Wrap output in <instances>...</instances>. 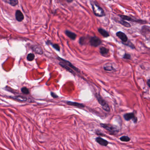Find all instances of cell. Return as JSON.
<instances>
[{
    "label": "cell",
    "instance_id": "6da1fadb",
    "mask_svg": "<svg viewBox=\"0 0 150 150\" xmlns=\"http://www.w3.org/2000/svg\"><path fill=\"white\" fill-rule=\"evenodd\" d=\"M91 4L94 14L95 16L99 17H102L105 16V13L104 9L98 4L95 1H91Z\"/></svg>",
    "mask_w": 150,
    "mask_h": 150
},
{
    "label": "cell",
    "instance_id": "7a4b0ae2",
    "mask_svg": "<svg viewBox=\"0 0 150 150\" xmlns=\"http://www.w3.org/2000/svg\"><path fill=\"white\" fill-rule=\"evenodd\" d=\"M100 126L103 128L107 131L111 135H115L118 132L119 130L117 127L113 125L110 124L101 123Z\"/></svg>",
    "mask_w": 150,
    "mask_h": 150
},
{
    "label": "cell",
    "instance_id": "3957f363",
    "mask_svg": "<svg viewBox=\"0 0 150 150\" xmlns=\"http://www.w3.org/2000/svg\"><path fill=\"white\" fill-rule=\"evenodd\" d=\"M118 15L121 18L122 20H126V21L134 22H137V23L140 24H146L148 23V22L145 20H139V19H136L135 18H132L128 15Z\"/></svg>",
    "mask_w": 150,
    "mask_h": 150
},
{
    "label": "cell",
    "instance_id": "277c9868",
    "mask_svg": "<svg viewBox=\"0 0 150 150\" xmlns=\"http://www.w3.org/2000/svg\"><path fill=\"white\" fill-rule=\"evenodd\" d=\"M96 98L98 102L102 106L103 109L107 112H109L110 111V108L107 101L103 98L100 94H96Z\"/></svg>",
    "mask_w": 150,
    "mask_h": 150
},
{
    "label": "cell",
    "instance_id": "5b68a950",
    "mask_svg": "<svg viewBox=\"0 0 150 150\" xmlns=\"http://www.w3.org/2000/svg\"><path fill=\"white\" fill-rule=\"evenodd\" d=\"M102 40L99 38L96 37H92L89 39V43L90 45L94 47H97L102 44Z\"/></svg>",
    "mask_w": 150,
    "mask_h": 150
},
{
    "label": "cell",
    "instance_id": "8992f818",
    "mask_svg": "<svg viewBox=\"0 0 150 150\" xmlns=\"http://www.w3.org/2000/svg\"><path fill=\"white\" fill-rule=\"evenodd\" d=\"M58 59H59L62 62H63V63H64L65 65L68 66V67H69L70 68H71L74 71H75V72H80V70L78 69L77 68H76L75 66H74V65H73L72 63H70L69 61H67V60H66L65 59H62L61 58H60L59 57H58Z\"/></svg>",
    "mask_w": 150,
    "mask_h": 150
},
{
    "label": "cell",
    "instance_id": "52a82bcc",
    "mask_svg": "<svg viewBox=\"0 0 150 150\" xmlns=\"http://www.w3.org/2000/svg\"><path fill=\"white\" fill-rule=\"evenodd\" d=\"M124 118L125 120L127 121L132 120L134 123H137V118L136 117L135 114L133 112L125 114L124 115Z\"/></svg>",
    "mask_w": 150,
    "mask_h": 150
},
{
    "label": "cell",
    "instance_id": "ba28073f",
    "mask_svg": "<svg viewBox=\"0 0 150 150\" xmlns=\"http://www.w3.org/2000/svg\"><path fill=\"white\" fill-rule=\"evenodd\" d=\"M150 27L148 26H144L142 27L141 30V33L142 35H143L147 39H149L150 38Z\"/></svg>",
    "mask_w": 150,
    "mask_h": 150
},
{
    "label": "cell",
    "instance_id": "9c48e42d",
    "mask_svg": "<svg viewBox=\"0 0 150 150\" xmlns=\"http://www.w3.org/2000/svg\"><path fill=\"white\" fill-rule=\"evenodd\" d=\"M117 37L119 38L122 41V43H126L128 41V38L127 36L125 33L122 32V31H118L116 34Z\"/></svg>",
    "mask_w": 150,
    "mask_h": 150
},
{
    "label": "cell",
    "instance_id": "30bf717a",
    "mask_svg": "<svg viewBox=\"0 0 150 150\" xmlns=\"http://www.w3.org/2000/svg\"><path fill=\"white\" fill-rule=\"evenodd\" d=\"M67 104L70 105V106H75L78 108H85V105L81 104V103H79L78 102H74V101H67L66 102Z\"/></svg>",
    "mask_w": 150,
    "mask_h": 150
},
{
    "label": "cell",
    "instance_id": "8fae6325",
    "mask_svg": "<svg viewBox=\"0 0 150 150\" xmlns=\"http://www.w3.org/2000/svg\"><path fill=\"white\" fill-rule=\"evenodd\" d=\"M96 141L98 144H100V145L105 147L107 146L109 144L108 142L101 137H97L96 139Z\"/></svg>",
    "mask_w": 150,
    "mask_h": 150
},
{
    "label": "cell",
    "instance_id": "7c38bea8",
    "mask_svg": "<svg viewBox=\"0 0 150 150\" xmlns=\"http://www.w3.org/2000/svg\"><path fill=\"white\" fill-rule=\"evenodd\" d=\"M15 18L18 22H22L24 19V15L20 10H17L15 12Z\"/></svg>",
    "mask_w": 150,
    "mask_h": 150
},
{
    "label": "cell",
    "instance_id": "4fadbf2b",
    "mask_svg": "<svg viewBox=\"0 0 150 150\" xmlns=\"http://www.w3.org/2000/svg\"><path fill=\"white\" fill-rule=\"evenodd\" d=\"M100 52L103 56L107 57L108 56V54H109V50L105 47H102L100 48Z\"/></svg>",
    "mask_w": 150,
    "mask_h": 150
},
{
    "label": "cell",
    "instance_id": "5bb4252c",
    "mask_svg": "<svg viewBox=\"0 0 150 150\" xmlns=\"http://www.w3.org/2000/svg\"><path fill=\"white\" fill-rule=\"evenodd\" d=\"M65 34L68 37L72 40H75L77 37V35L75 33L68 30H66L65 31Z\"/></svg>",
    "mask_w": 150,
    "mask_h": 150
},
{
    "label": "cell",
    "instance_id": "9a60e30c",
    "mask_svg": "<svg viewBox=\"0 0 150 150\" xmlns=\"http://www.w3.org/2000/svg\"><path fill=\"white\" fill-rule=\"evenodd\" d=\"M59 65L61 66V67H62L63 68L65 69L66 70H68V71H69V72H70V73H72V74H73L74 76L76 75V73L74 71V70H72L71 68H70L69 67H68V66L66 65H65L64 63H63V62H62V61L59 62Z\"/></svg>",
    "mask_w": 150,
    "mask_h": 150
},
{
    "label": "cell",
    "instance_id": "2e32d148",
    "mask_svg": "<svg viewBox=\"0 0 150 150\" xmlns=\"http://www.w3.org/2000/svg\"><path fill=\"white\" fill-rule=\"evenodd\" d=\"M98 31L99 33H100L103 37L107 38V37H109L110 36V34L108 32L104 29L102 28H98Z\"/></svg>",
    "mask_w": 150,
    "mask_h": 150
},
{
    "label": "cell",
    "instance_id": "e0dca14e",
    "mask_svg": "<svg viewBox=\"0 0 150 150\" xmlns=\"http://www.w3.org/2000/svg\"><path fill=\"white\" fill-rule=\"evenodd\" d=\"M118 22L120 24H121L122 26H123L126 27H127V28H130L131 26L130 23H129L128 22H126L125 20H122V19L119 21Z\"/></svg>",
    "mask_w": 150,
    "mask_h": 150
},
{
    "label": "cell",
    "instance_id": "ac0fdd59",
    "mask_svg": "<svg viewBox=\"0 0 150 150\" xmlns=\"http://www.w3.org/2000/svg\"><path fill=\"white\" fill-rule=\"evenodd\" d=\"M33 49L35 52L37 54H43V51L41 48L39 46H35L33 48Z\"/></svg>",
    "mask_w": 150,
    "mask_h": 150
},
{
    "label": "cell",
    "instance_id": "d6986e66",
    "mask_svg": "<svg viewBox=\"0 0 150 150\" xmlns=\"http://www.w3.org/2000/svg\"><path fill=\"white\" fill-rule=\"evenodd\" d=\"M12 98L13 99H15V100H17L18 101H26L27 100L26 98H25L24 97H21V96H16V97H14L13 98Z\"/></svg>",
    "mask_w": 150,
    "mask_h": 150
},
{
    "label": "cell",
    "instance_id": "ffe728a7",
    "mask_svg": "<svg viewBox=\"0 0 150 150\" xmlns=\"http://www.w3.org/2000/svg\"><path fill=\"white\" fill-rule=\"evenodd\" d=\"M7 2L9 3L12 6H15L18 4V0H7Z\"/></svg>",
    "mask_w": 150,
    "mask_h": 150
},
{
    "label": "cell",
    "instance_id": "44dd1931",
    "mask_svg": "<svg viewBox=\"0 0 150 150\" xmlns=\"http://www.w3.org/2000/svg\"><path fill=\"white\" fill-rule=\"evenodd\" d=\"M35 56L34 54H33V53H30L27 56V59L28 61H32L34 60V59H35Z\"/></svg>",
    "mask_w": 150,
    "mask_h": 150
},
{
    "label": "cell",
    "instance_id": "7402d4cb",
    "mask_svg": "<svg viewBox=\"0 0 150 150\" xmlns=\"http://www.w3.org/2000/svg\"><path fill=\"white\" fill-rule=\"evenodd\" d=\"M120 140L122 142H128L130 141V139L128 136H122L120 138Z\"/></svg>",
    "mask_w": 150,
    "mask_h": 150
},
{
    "label": "cell",
    "instance_id": "603a6c76",
    "mask_svg": "<svg viewBox=\"0 0 150 150\" xmlns=\"http://www.w3.org/2000/svg\"><path fill=\"white\" fill-rule=\"evenodd\" d=\"M104 69L105 70L107 71H112L115 70V68L112 67V66H109V65L105 66L104 67Z\"/></svg>",
    "mask_w": 150,
    "mask_h": 150
},
{
    "label": "cell",
    "instance_id": "cb8c5ba5",
    "mask_svg": "<svg viewBox=\"0 0 150 150\" xmlns=\"http://www.w3.org/2000/svg\"><path fill=\"white\" fill-rule=\"evenodd\" d=\"M85 40H86V38L84 37H81L79 40V44L83 45L85 44Z\"/></svg>",
    "mask_w": 150,
    "mask_h": 150
},
{
    "label": "cell",
    "instance_id": "d4e9b609",
    "mask_svg": "<svg viewBox=\"0 0 150 150\" xmlns=\"http://www.w3.org/2000/svg\"><path fill=\"white\" fill-rule=\"evenodd\" d=\"M49 44L52 46V47L53 48L55 49L56 50H57V51H59L60 50V47H59V45L58 44H53V43H52L51 42H50Z\"/></svg>",
    "mask_w": 150,
    "mask_h": 150
},
{
    "label": "cell",
    "instance_id": "484cf974",
    "mask_svg": "<svg viewBox=\"0 0 150 150\" xmlns=\"http://www.w3.org/2000/svg\"><path fill=\"white\" fill-rule=\"evenodd\" d=\"M21 91L23 93L26 94H28L30 93V91L29 90L28 88H27L26 87H23L21 88Z\"/></svg>",
    "mask_w": 150,
    "mask_h": 150
},
{
    "label": "cell",
    "instance_id": "4316f807",
    "mask_svg": "<svg viewBox=\"0 0 150 150\" xmlns=\"http://www.w3.org/2000/svg\"><path fill=\"white\" fill-rule=\"evenodd\" d=\"M123 44H125V45H126V46L129 47L131 48H133V49H134V48H135V46H134L132 43L130 42H128V43H127V44H126V43H123Z\"/></svg>",
    "mask_w": 150,
    "mask_h": 150
},
{
    "label": "cell",
    "instance_id": "83f0119b",
    "mask_svg": "<svg viewBox=\"0 0 150 150\" xmlns=\"http://www.w3.org/2000/svg\"><path fill=\"white\" fill-rule=\"evenodd\" d=\"M131 58V56L130 54H127V53H125L123 57V59H130Z\"/></svg>",
    "mask_w": 150,
    "mask_h": 150
},
{
    "label": "cell",
    "instance_id": "f1b7e54d",
    "mask_svg": "<svg viewBox=\"0 0 150 150\" xmlns=\"http://www.w3.org/2000/svg\"><path fill=\"white\" fill-rule=\"evenodd\" d=\"M51 96H52V97L54 98H57L58 97V95H57L56 94L54 93H53V92H51Z\"/></svg>",
    "mask_w": 150,
    "mask_h": 150
},
{
    "label": "cell",
    "instance_id": "f546056e",
    "mask_svg": "<svg viewBox=\"0 0 150 150\" xmlns=\"http://www.w3.org/2000/svg\"><path fill=\"white\" fill-rule=\"evenodd\" d=\"M150 79H148V81H147V84L148 85V87H150Z\"/></svg>",
    "mask_w": 150,
    "mask_h": 150
},
{
    "label": "cell",
    "instance_id": "4dcf8cb0",
    "mask_svg": "<svg viewBox=\"0 0 150 150\" xmlns=\"http://www.w3.org/2000/svg\"><path fill=\"white\" fill-rule=\"evenodd\" d=\"M65 0L68 3H72L73 1L74 0Z\"/></svg>",
    "mask_w": 150,
    "mask_h": 150
}]
</instances>
